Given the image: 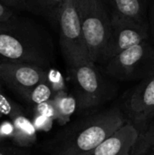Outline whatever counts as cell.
I'll return each instance as SVG.
<instances>
[{"label":"cell","mask_w":154,"mask_h":155,"mask_svg":"<svg viewBox=\"0 0 154 155\" xmlns=\"http://www.w3.org/2000/svg\"><path fill=\"white\" fill-rule=\"evenodd\" d=\"M47 82L51 86L54 94L61 91H65L64 84L62 75L55 70H50L47 72Z\"/></svg>","instance_id":"obj_16"},{"label":"cell","mask_w":154,"mask_h":155,"mask_svg":"<svg viewBox=\"0 0 154 155\" xmlns=\"http://www.w3.org/2000/svg\"><path fill=\"white\" fill-rule=\"evenodd\" d=\"M104 73L119 81L143 80L154 73V45L149 39L135 45L103 64Z\"/></svg>","instance_id":"obj_4"},{"label":"cell","mask_w":154,"mask_h":155,"mask_svg":"<svg viewBox=\"0 0 154 155\" xmlns=\"http://www.w3.org/2000/svg\"><path fill=\"white\" fill-rule=\"evenodd\" d=\"M3 83H2V80H1V77H0V87H1V84H2Z\"/></svg>","instance_id":"obj_22"},{"label":"cell","mask_w":154,"mask_h":155,"mask_svg":"<svg viewBox=\"0 0 154 155\" xmlns=\"http://www.w3.org/2000/svg\"><path fill=\"white\" fill-rule=\"evenodd\" d=\"M126 122L119 106L92 111L59 132L47 151L49 155H91Z\"/></svg>","instance_id":"obj_2"},{"label":"cell","mask_w":154,"mask_h":155,"mask_svg":"<svg viewBox=\"0 0 154 155\" xmlns=\"http://www.w3.org/2000/svg\"><path fill=\"white\" fill-rule=\"evenodd\" d=\"M130 155H154V124L139 134Z\"/></svg>","instance_id":"obj_14"},{"label":"cell","mask_w":154,"mask_h":155,"mask_svg":"<svg viewBox=\"0 0 154 155\" xmlns=\"http://www.w3.org/2000/svg\"><path fill=\"white\" fill-rule=\"evenodd\" d=\"M15 15H16L15 10L5 5L3 3L0 2V21L7 20Z\"/></svg>","instance_id":"obj_19"},{"label":"cell","mask_w":154,"mask_h":155,"mask_svg":"<svg viewBox=\"0 0 154 155\" xmlns=\"http://www.w3.org/2000/svg\"><path fill=\"white\" fill-rule=\"evenodd\" d=\"M149 39L148 25L112 13L110 33L99 64L103 65L122 52Z\"/></svg>","instance_id":"obj_6"},{"label":"cell","mask_w":154,"mask_h":155,"mask_svg":"<svg viewBox=\"0 0 154 155\" xmlns=\"http://www.w3.org/2000/svg\"><path fill=\"white\" fill-rule=\"evenodd\" d=\"M65 0H26L25 10L57 24L58 14Z\"/></svg>","instance_id":"obj_11"},{"label":"cell","mask_w":154,"mask_h":155,"mask_svg":"<svg viewBox=\"0 0 154 155\" xmlns=\"http://www.w3.org/2000/svg\"><path fill=\"white\" fill-rule=\"evenodd\" d=\"M0 155H15V153H13L11 151L9 150H5V148H1L0 147Z\"/></svg>","instance_id":"obj_21"},{"label":"cell","mask_w":154,"mask_h":155,"mask_svg":"<svg viewBox=\"0 0 154 155\" xmlns=\"http://www.w3.org/2000/svg\"><path fill=\"white\" fill-rule=\"evenodd\" d=\"M110 10L143 24L148 25V11L151 0H104Z\"/></svg>","instance_id":"obj_10"},{"label":"cell","mask_w":154,"mask_h":155,"mask_svg":"<svg viewBox=\"0 0 154 155\" xmlns=\"http://www.w3.org/2000/svg\"><path fill=\"white\" fill-rule=\"evenodd\" d=\"M9 109L10 108H9L8 104L6 103L5 99L2 98V96H0V117L4 114L7 113V111H9Z\"/></svg>","instance_id":"obj_20"},{"label":"cell","mask_w":154,"mask_h":155,"mask_svg":"<svg viewBox=\"0 0 154 155\" xmlns=\"http://www.w3.org/2000/svg\"><path fill=\"white\" fill-rule=\"evenodd\" d=\"M53 39L40 24L17 14L0 21V61L43 68L54 62Z\"/></svg>","instance_id":"obj_1"},{"label":"cell","mask_w":154,"mask_h":155,"mask_svg":"<svg viewBox=\"0 0 154 155\" xmlns=\"http://www.w3.org/2000/svg\"><path fill=\"white\" fill-rule=\"evenodd\" d=\"M47 72L45 68L34 64L0 61L2 83L24 100L35 86L47 81Z\"/></svg>","instance_id":"obj_8"},{"label":"cell","mask_w":154,"mask_h":155,"mask_svg":"<svg viewBox=\"0 0 154 155\" xmlns=\"http://www.w3.org/2000/svg\"><path fill=\"white\" fill-rule=\"evenodd\" d=\"M52 101L55 110V120L61 126L66 125L77 107L76 98L68 94L66 91H61L54 95Z\"/></svg>","instance_id":"obj_12"},{"label":"cell","mask_w":154,"mask_h":155,"mask_svg":"<svg viewBox=\"0 0 154 155\" xmlns=\"http://www.w3.org/2000/svg\"><path fill=\"white\" fill-rule=\"evenodd\" d=\"M57 25L61 52L66 66L91 60L81 26L76 0H65L58 14Z\"/></svg>","instance_id":"obj_5"},{"label":"cell","mask_w":154,"mask_h":155,"mask_svg":"<svg viewBox=\"0 0 154 155\" xmlns=\"http://www.w3.org/2000/svg\"><path fill=\"white\" fill-rule=\"evenodd\" d=\"M148 26L150 32V40L154 45V0H151L148 11Z\"/></svg>","instance_id":"obj_17"},{"label":"cell","mask_w":154,"mask_h":155,"mask_svg":"<svg viewBox=\"0 0 154 155\" xmlns=\"http://www.w3.org/2000/svg\"><path fill=\"white\" fill-rule=\"evenodd\" d=\"M138 137L139 133L136 128L126 122L100 143L91 155H130Z\"/></svg>","instance_id":"obj_9"},{"label":"cell","mask_w":154,"mask_h":155,"mask_svg":"<svg viewBox=\"0 0 154 155\" xmlns=\"http://www.w3.org/2000/svg\"><path fill=\"white\" fill-rule=\"evenodd\" d=\"M15 124L13 126V139L20 146H28L35 142V126L20 114L14 117Z\"/></svg>","instance_id":"obj_13"},{"label":"cell","mask_w":154,"mask_h":155,"mask_svg":"<svg viewBox=\"0 0 154 155\" xmlns=\"http://www.w3.org/2000/svg\"><path fill=\"white\" fill-rule=\"evenodd\" d=\"M76 3L90 58L100 64L110 33L112 12L104 0H76Z\"/></svg>","instance_id":"obj_3"},{"label":"cell","mask_w":154,"mask_h":155,"mask_svg":"<svg viewBox=\"0 0 154 155\" xmlns=\"http://www.w3.org/2000/svg\"><path fill=\"white\" fill-rule=\"evenodd\" d=\"M26 0H0L5 5L14 10H25V4Z\"/></svg>","instance_id":"obj_18"},{"label":"cell","mask_w":154,"mask_h":155,"mask_svg":"<svg viewBox=\"0 0 154 155\" xmlns=\"http://www.w3.org/2000/svg\"><path fill=\"white\" fill-rule=\"evenodd\" d=\"M124 116L139 134L143 133L154 118V73L141 80L124 104Z\"/></svg>","instance_id":"obj_7"},{"label":"cell","mask_w":154,"mask_h":155,"mask_svg":"<svg viewBox=\"0 0 154 155\" xmlns=\"http://www.w3.org/2000/svg\"><path fill=\"white\" fill-rule=\"evenodd\" d=\"M53 90L51 86L49 85L48 82L45 81L44 83L39 84L37 86H35L28 94L27 98L25 99L26 102L34 104H44L49 100H51L53 97Z\"/></svg>","instance_id":"obj_15"}]
</instances>
